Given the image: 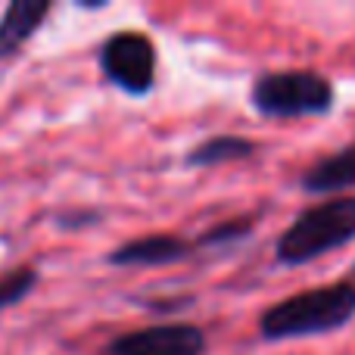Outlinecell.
<instances>
[{"label":"cell","instance_id":"cell-1","mask_svg":"<svg viewBox=\"0 0 355 355\" xmlns=\"http://www.w3.org/2000/svg\"><path fill=\"white\" fill-rule=\"evenodd\" d=\"M355 318V281H334L324 287H312L293 293L287 300L265 309L259 318V334L268 343L277 340L318 337L346 327Z\"/></svg>","mask_w":355,"mask_h":355},{"label":"cell","instance_id":"cell-2","mask_svg":"<svg viewBox=\"0 0 355 355\" xmlns=\"http://www.w3.org/2000/svg\"><path fill=\"white\" fill-rule=\"evenodd\" d=\"M355 240V196H331L302 209L277 237L275 256L281 265H306Z\"/></svg>","mask_w":355,"mask_h":355},{"label":"cell","instance_id":"cell-3","mask_svg":"<svg viewBox=\"0 0 355 355\" xmlns=\"http://www.w3.org/2000/svg\"><path fill=\"white\" fill-rule=\"evenodd\" d=\"M331 78L312 69H277L265 72L250 87V103L265 119H309L327 116L334 110Z\"/></svg>","mask_w":355,"mask_h":355},{"label":"cell","instance_id":"cell-4","mask_svg":"<svg viewBox=\"0 0 355 355\" xmlns=\"http://www.w3.org/2000/svg\"><path fill=\"white\" fill-rule=\"evenodd\" d=\"M159 53L144 31H116L100 47V72L131 97H147L156 87Z\"/></svg>","mask_w":355,"mask_h":355},{"label":"cell","instance_id":"cell-5","mask_svg":"<svg viewBox=\"0 0 355 355\" xmlns=\"http://www.w3.org/2000/svg\"><path fill=\"white\" fill-rule=\"evenodd\" d=\"M206 334L196 324H153L119 334L106 343L103 355H202Z\"/></svg>","mask_w":355,"mask_h":355},{"label":"cell","instance_id":"cell-6","mask_svg":"<svg viewBox=\"0 0 355 355\" xmlns=\"http://www.w3.org/2000/svg\"><path fill=\"white\" fill-rule=\"evenodd\" d=\"M196 243L175 234H147V237L119 243L110 252V265H122V268H150V265H172L178 259L190 256Z\"/></svg>","mask_w":355,"mask_h":355},{"label":"cell","instance_id":"cell-7","mask_svg":"<svg viewBox=\"0 0 355 355\" xmlns=\"http://www.w3.org/2000/svg\"><path fill=\"white\" fill-rule=\"evenodd\" d=\"M300 184L306 193L315 196H346V190L355 187V144H346L337 153L315 159L300 175Z\"/></svg>","mask_w":355,"mask_h":355},{"label":"cell","instance_id":"cell-8","mask_svg":"<svg viewBox=\"0 0 355 355\" xmlns=\"http://www.w3.org/2000/svg\"><path fill=\"white\" fill-rule=\"evenodd\" d=\"M50 10H53L50 0H12L0 16V60L16 56L22 44L37 35Z\"/></svg>","mask_w":355,"mask_h":355},{"label":"cell","instance_id":"cell-9","mask_svg":"<svg viewBox=\"0 0 355 355\" xmlns=\"http://www.w3.org/2000/svg\"><path fill=\"white\" fill-rule=\"evenodd\" d=\"M256 153V144L250 137H237V135H215L209 141L196 144L187 153V166L193 168H212V166H225V162H237V159H250Z\"/></svg>","mask_w":355,"mask_h":355},{"label":"cell","instance_id":"cell-10","mask_svg":"<svg viewBox=\"0 0 355 355\" xmlns=\"http://www.w3.org/2000/svg\"><path fill=\"white\" fill-rule=\"evenodd\" d=\"M35 287H37V271L28 268V265L0 275V309H10L16 302H22Z\"/></svg>","mask_w":355,"mask_h":355},{"label":"cell","instance_id":"cell-11","mask_svg":"<svg viewBox=\"0 0 355 355\" xmlns=\"http://www.w3.org/2000/svg\"><path fill=\"white\" fill-rule=\"evenodd\" d=\"M252 231V221L250 218H234V221H221V225H215L212 231H206L200 240H196V246H221V243H231V240H240L246 237V234Z\"/></svg>","mask_w":355,"mask_h":355},{"label":"cell","instance_id":"cell-12","mask_svg":"<svg viewBox=\"0 0 355 355\" xmlns=\"http://www.w3.org/2000/svg\"><path fill=\"white\" fill-rule=\"evenodd\" d=\"M352 281H355V265H352Z\"/></svg>","mask_w":355,"mask_h":355}]
</instances>
